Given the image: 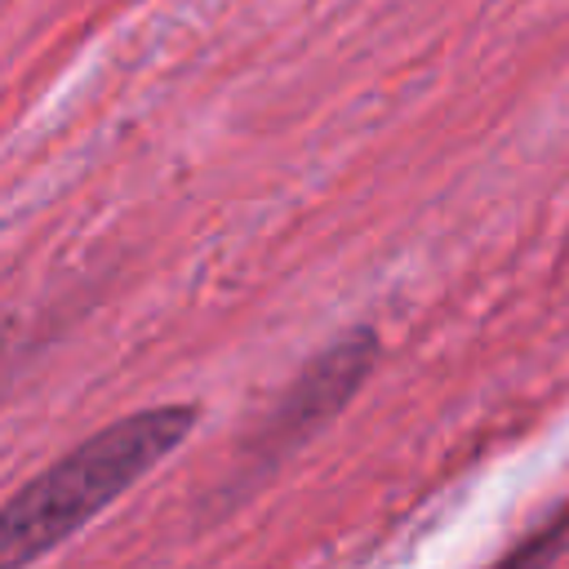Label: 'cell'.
<instances>
[{
  "instance_id": "cell-1",
  "label": "cell",
  "mask_w": 569,
  "mask_h": 569,
  "mask_svg": "<svg viewBox=\"0 0 569 569\" xmlns=\"http://www.w3.org/2000/svg\"><path fill=\"white\" fill-rule=\"evenodd\" d=\"M196 427L191 405L124 413L27 480L0 511V569H27L156 471Z\"/></svg>"
},
{
  "instance_id": "cell-2",
  "label": "cell",
  "mask_w": 569,
  "mask_h": 569,
  "mask_svg": "<svg viewBox=\"0 0 569 569\" xmlns=\"http://www.w3.org/2000/svg\"><path fill=\"white\" fill-rule=\"evenodd\" d=\"M373 356H378V338L369 329H351L342 333L333 347H325L298 378L293 387L284 391V400L276 405V413L267 418V431H262V445L271 449H289L298 445L307 431H316L329 413H338L356 387L365 382V373L373 369Z\"/></svg>"
},
{
  "instance_id": "cell-3",
  "label": "cell",
  "mask_w": 569,
  "mask_h": 569,
  "mask_svg": "<svg viewBox=\"0 0 569 569\" xmlns=\"http://www.w3.org/2000/svg\"><path fill=\"white\" fill-rule=\"evenodd\" d=\"M569 542V511L565 516H556L547 529H538L533 538H525L502 565H493V569H551V560L560 556V547Z\"/></svg>"
}]
</instances>
